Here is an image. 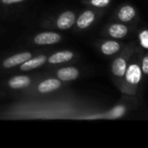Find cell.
I'll return each mask as SVG.
<instances>
[{"instance_id":"cell-3","label":"cell","mask_w":148,"mask_h":148,"mask_svg":"<svg viewBox=\"0 0 148 148\" xmlns=\"http://www.w3.org/2000/svg\"><path fill=\"white\" fill-rule=\"evenodd\" d=\"M105 14L104 10L88 8L82 11L78 16H76L75 23L74 25L75 30L76 32L86 31L94 26L98 20Z\"/></svg>"},{"instance_id":"cell-2","label":"cell","mask_w":148,"mask_h":148,"mask_svg":"<svg viewBox=\"0 0 148 148\" xmlns=\"http://www.w3.org/2000/svg\"><path fill=\"white\" fill-rule=\"evenodd\" d=\"M135 48H136V44L134 42L126 44L124 48L121 50V52H119L116 56H114V58L112 61L111 74H112L114 83L118 88L121 84L130 58L134 54Z\"/></svg>"},{"instance_id":"cell-19","label":"cell","mask_w":148,"mask_h":148,"mask_svg":"<svg viewBox=\"0 0 148 148\" xmlns=\"http://www.w3.org/2000/svg\"><path fill=\"white\" fill-rule=\"evenodd\" d=\"M27 0H0V4L5 5V6H10V5H16L18 3H22Z\"/></svg>"},{"instance_id":"cell-6","label":"cell","mask_w":148,"mask_h":148,"mask_svg":"<svg viewBox=\"0 0 148 148\" xmlns=\"http://www.w3.org/2000/svg\"><path fill=\"white\" fill-rule=\"evenodd\" d=\"M38 81V80H37ZM63 83L56 77H49L42 81L36 82L32 86H35L31 91L27 90L28 95H48L53 93L62 87Z\"/></svg>"},{"instance_id":"cell-10","label":"cell","mask_w":148,"mask_h":148,"mask_svg":"<svg viewBox=\"0 0 148 148\" xmlns=\"http://www.w3.org/2000/svg\"><path fill=\"white\" fill-rule=\"evenodd\" d=\"M34 56L33 52L22 51L13 54L0 62V70H9L15 69Z\"/></svg>"},{"instance_id":"cell-8","label":"cell","mask_w":148,"mask_h":148,"mask_svg":"<svg viewBox=\"0 0 148 148\" xmlns=\"http://www.w3.org/2000/svg\"><path fill=\"white\" fill-rule=\"evenodd\" d=\"M126 43L121 42L120 40L107 38L105 40L99 41L96 44V47L99 52L104 56H114L124 48Z\"/></svg>"},{"instance_id":"cell-5","label":"cell","mask_w":148,"mask_h":148,"mask_svg":"<svg viewBox=\"0 0 148 148\" xmlns=\"http://www.w3.org/2000/svg\"><path fill=\"white\" fill-rule=\"evenodd\" d=\"M133 29V27L127 23H123L121 22L110 23L104 26L101 35L107 38L121 40L126 38Z\"/></svg>"},{"instance_id":"cell-7","label":"cell","mask_w":148,"mask_h":148,"mask_svg":"<svg viewBox=\"0 0 148 148\" xmlns=\"http://www.w3.org/2000/svg\"><path fill=\"white\" fill-rule=\"evenodd\" d=\"M38 80L36 75H16L9 78L5 82V87L11 90H26Z\"/></svg>"},{"instance_id":"cell-15","label":"cell","mask_w":148,"mask_h":148,"mask_svg":"<svg viewBox=\"0 0 148 148\" xmlns=\"http://www.w3.org/2000/svg\"><path fill=\"white\" fill-rule=\"evenodd\" d=\"M47 58H48L47 54L33 56L31 58L28 59L23 63L18 66L19 70L22 72H29V71L35 70L38 68H41L46 64Z\"/></svg>"},{"instance_id":"cell-11","label":"cell","mask_w":148,"mask_h":148,"mask_svg":"<svg viewBox=\"0 0 148 148\" xmlns=\"http://www.w3.org/2000/svg\"><path fill=\"white\" fill-rule=\"evenodd\" d=\"M134 106V103H129L127 104L126 102H119L116 104L113 108H111L109 111L104 113L103 114L97 115V116H90V117H86L84 119H108V120H116V119H121L123 116L127 114V113L129 111V107Z\"/></svg>"},{"instance_id":"cell-17","label":"cell","mask_w":148,"mask_h":148,"mask_svg":"<svg viewBox=\"0 0 148 148\" xmlns=\"http://www.w3.org/2000/svg\"><path fill=\"white\" fill-rule=\"evenodd\" d=\"M138 40L141 49L144 50L148 49V30L147 29H140L138 35Z\"/></svg>"},{"instance_id":"cell-13","label":"cell","mask_w":148,"mask_h":148,"mask_svg":"<svg viewBox=\"0 0 148 148\" xmlns=\"http://www.w3.org/2000/svg\"><path fill=\"white\" fill-rule=\"evenodd\" d=\"M76 56L77 55L72 50H69V49L59 50L48 56L46 63H48L50 66L65 64L75 60Z\"/></svg>"},{"instance_id":"cell-9","label":"cell","mask_w":148,"mask_h":148,"mask_svg":"<svg viewBox=\"0 0 148 148\" xmlns=\"http://www.w3.org/2000/svg\"><path fill=\"white\" fill-rule=\"evenodd\" d=\"M62 40V36L56 31H42L34 35L30 38V42L35 46L54 45Z\"/></svg>"},{"instance_id":"cell-1","label":"cell","mask_w":148,"mask_h":148,"mask_svg":"<svg viewBox=\"0 0 148 148\" xmlns=\"http://www.w3.org/2000/svg\"><path fill=\"white\" fill-rule=\"evenodd\" d=\"M142 55L143 52L141 49L136 46L119 88V90L122 95L136 96L139 94L142 81L144 80L140 69V60Z\"/></svg>"},{"instance_id":"cell-4","label":"cell","mask_w":148,"mask_h":148,"mask_svg":"<svg viewBox=\"0 0 148 148\" xmlns=\"http://www.w3.org/2000/svg\"><path fill=\"white\" fill-rule=\"evenodd\" d=\"M76 19V13L72 10H67L55 17L47 18L42 23V26L53 28L59 30H68L74 27Z\"/></svg>"},{"instance_id":"cell-18","label":"cell","mask_w":148,"mask_h":148,"mask_svg":"<svg viewBox=\"0 0 148 148\" xmlns=\"http://www.w3.org/2000/svg\"><path fill=\"white\" fill-rule=\"evenodd\" d=\"M140 69H141V72H142L143 79L146 80L148 75V54L147 51L141 56V60H140Z\"/></svg>"},{"instance_id":"cell-20","label":"cell","mask_w":148,"mask_h":148,"mask_svg":"<svg viewBox=\"0 0 148 148\" xmlns=\"http://www.w3.org/2000/svg\"></svg>"},{"instance_id":"cell-12","label":"cell","mask_w":148,"mask_h":148,"mask_svg":"<svg viewBox=\"0 0 148 148\" xmlns=\"http://www.w3.org/2000/svg\"><path fill=\"white\" fill-rule=\"evenodd\" d=\"M138 16V11L137 9L132 5V4H122L120 6L114 15V17L116 20H118L121 23L132 24L134 20Z\"/></svg>"},{"instance_id":"cell-14","label":"cell","mask_w":148,"mask_h":148,"mask_svg":"<svg viewBox=\"0 0 148 148\" xmlns=\"http://www.w3.org/2000/svg\"><path fill=\"white\" fill-rule=\"evenodd\" d=\"M81 71L75 66L60 67L55 70V75L62 82H69L77 80L80 77Z\"/></svg>"},{"instance_id":"cell-16","label":"cell","mask_w":148,"mask_h":148,"mask_svg":"<svg viewBox=\"0 0 148 148\" xmlns=\"http://www.w3.org/2000/svg\"><path fill=\"white\" fill-rule=\"evenodd\" d=\"M112 2L113 0H82L83 4H86L91 8L100 10H104L108 8L112 3Z\"/></svg>"}]
</instances>
